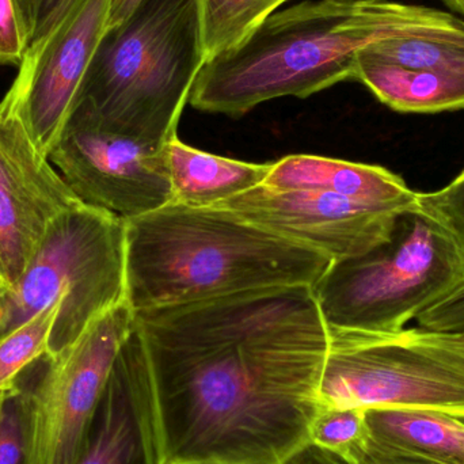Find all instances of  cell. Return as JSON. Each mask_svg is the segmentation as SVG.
Masks as SVG:
<instances>
[{
    "instance_id": "18",
    "label": "cell",
    "mask_w": 464,
    "mask_h": 464,
    "mask_svg": "<svg viewBox=\"0 0 464 464\" xmlns=\"http://www.w3.org/2000/svg\"><path fill=\"white\" fill-rule=\"evenodd\" d=\"M286 2L289 0H198L206 64L243 45L265 19Z\"/></svg>"
},
{
    "instance_id": "26",
    "label": "cell",
    "mask_w": 464,
    "mask_h": 464,
    "mask_svg": "<svg viewBox=\"0 0 464 464\" xmlns=\"http://www.w3.org/2000/svg\"><path fill=\"white\" fill-rule=\"evenodd\" d=\"M349 464H446L438 460L428 459L409 452L397 451V450L384 449L367 440L364 446L357 449L352 454Z\"/></svg>"
},
{
    "instance_id": "17",
    "label": "cell",
    "mask_w": 464,
    "mask_h": 464,
    "mask_svg": "<svg viewBox=\"0 0 464 464\" xmlns=\"http://www.w3.org/2000/svg\"><path fill=\"white\" fill-rule=\"evenodd\" d=\"M368 440L446 464H464V421L425 409L365 411Z\"/></svg>"
},
{
    "instance_id": "11",
    "label": "cell",
    "mask_w": 464,
    "mask_h": 464,
    "mask_svg": "<svg viewBox=\"0 0 464 464\" xmlns=\"http://www.w3.org/2000/svg\"><path fill=\"white\" fill-rule=\"evenodd\" d=\"M217 207L338 262L389 242L398 218L416 204L371 206L333 193L259 185Z\"/></svg>"
},
{
    "instance_id": "15",
    "label": "cell",
    "mask_w": 464,
    "mask_h": 464,
    "mask_svg": "<svg viewBox=\"0 0 464 464\" xmlns=\"http://www.w3.org/2000/svg\"><path fill=\"white\" fill-rule=\"evenodd\" d=\"M264 187L316 190L371 206H414L417 192L389 169L321 155H288L272 163Z\"/></svg>"
},
{
    "instance_id": "9",
    "label": "cell",
    "mask_w": 464,
    "mask_h": 464,
    "mask_svg": "<svg viewBox=\"0 0 464 464\" xmlns=\"http://www.w3.org/2000/svg\"><path fill=\"white\" fill-rule=\"evenodd\" d=\"M135 324V311L125 300L56 356L40 360L33 464L78 462L114 362Z\"/></svg>"
},
{
    "instance_id": "23",
    "label": "cell",
    "mask_w": 464,
    "mask_h": 464,
    "mask_svg": "<svg viewBox=\"0 0 464 464\" xmlns=\"http://www.w3.org/2000/svg\"><path fill=\"white\" fill-rule=\"evenodd\" d=\"M79 0H16L24 32L27 52L40 45L78 5Z\"/></svg>"
},
{
    "instance_id": "6",
    "label": "cell",
    "mask_w": 464,
    "mask_h": 464,
    "mask_svg": "<svg viewBox=\"0 0 464 464\" xmlns=\"http://www.w3.org/2000/svg\"><path fill=\"white\" fill-rule=\"evenodd\" d=\"M125 300V220L82 204L52 222L0 297V337L60 303L45 354L53 357Z\"/></svg>"
},
{
    "instance_id": "19",
    "label": "cell",
    "mask_w": 464,
    "mask_h": 464,
    "mask_svg": "<svg viewBox=\"0 0 464 464\" xmlns=\"http://www.w3.org/2000/svg\"><path fill=\"white\" fill-rule=\"evenodd\" d=\"M40 360L30 365L13 386L0 392V464H33Z\"/></svg>"
},
{
    "instance_id": "29",
    "label": "cell",
    "mask_w": 464,
    "mask_h": 464,
    "mask_svg": "<svg viewBox=\"0 0 464 464\" xmlns=\"http://www.w3.org/2000/svg\"><path fill=\"white\" fill-rule=\"evenodd\" d=\"M440 2L455 14L464 16V0H440Z\"/></svg>"
},
{
    "instance_id": "8",
    "label": "cell",
    "mask_w": 464,
    "mask_h": 464,
    "mask_svg": "<svg viewBox=\"0 0 464 464\" xmlns=\"http://www.w3.org/2000/svg\"><path fill=\"white\" fill-rule=\"evenodd\" d=\"M166 146L111 130L79 101L48 160L79 200L127 222L173 203Z\"/></svg>"
},
{
    "instance_id": "4",
    "label": "cell",
    "mask_w": 464,
    "mask_h": 464,
    "mask_svg": "<svg viewBox=\"0 0 464 464\" xmlns=\"http://www.w3.org/2000/svg\"><path fill=\"white\" fill-rule=\"evenodd\" d=\"M204 64L198 0H141L106 30L76 102L117 132L166 146Z\"/></svg>"
},
{
    "instance_id": "13",
    "label": "cell",
    "mask_w": 464,
    "mask_h": 464,
    "mask_svg": "<svg viewBox=\"0 0 464 464\" xmlns=\"http://www.w3.org/2000/svg\"><path fill=\"white\" fill-rule=\"evenodd\" d=\"M84 204L0 102V273L8 288L56 218Z\"/></svg>"
},
{
    "instance_id": "25",
    "label": "cell",
    "mask_w": 464,
    "mask_h": 464,
    "mask_svg": "<svg viewBox=\"0 0 464 464\" xmlns=\"http://www.w3.org/2000/svg\"><path fill=\"white\" fill-rule=\"evenodd\" d=\"M424 329L464 334V283L416 318Z\"/></svg>"
},
{
    "instance_id": "7",
    "label": "cell",
    "mask_w": 464,
    "mask_h": 464,
    "mask_svg": "<svg viewBox=\"0 0 464 464\" xmlns=\"http://www.w3.org/2000/svg\"><path fill=\"white\" fill-rule=\"evenodd\" d=\"M324 408L425 409L464 421V334L330 330L319 384Z\"/></svg>"
},
{
    "instance_id": "10",
    "label": "cell",
    "mask_w": 464,
    "mask_h": 464,
    "mask_svg": "<svg viewBox=\"0 0 464 464\" xmlns=\"http://www.w3.org/2000/svg\"><path fill=\"white\" fill-rule=\"evenodd\" d=\"M111 0H79L64 21L19 65L2 100L48 158L78 101L95 51L108 30Z\"/></svg>"
},
{
    "instance_id": "14",
    "label": "cell",
    "mask_w": 464,
    "mask_h": 464,
    "mask_svg": "<svg viewBox=\"0 0 464 464\" xmlns=\"http://www.w3.org/2000/svg\"><path fill=\"white\" fill-rule=\"evenodd\" d=\"M76 464H162L151 371L136 324L114 362Z\"/></svg>"
},
{
    "instance_id": "2",
    "label": "cell",
    "mask_w": 464,
    "mask_h": 464,
    "mask_svg": "<svg viewBox=\"0 0 464 464\" xmlns=\"http://www.w3.org/2000/svg\"><path fill=\"white\" fill-rule=\"evenodd\" d=\"M462 22L447 11L395 0H304L275 11L243 45L207 63L189 103L240 117L267 101L308 98L354 81L357 54L375 41Z\"/></svg>"
},
{
    "instance_id": "5",
    "label": "cell",
    "mask_w": 464,
    "mask_h": 464,
    "mask_svg": "<svg viewBox=\"0 0 464 464\" xmlns=\"http://www.w3.org/2000/svg\"><path fill=\"white\" fill-rule=\"evenodd\" d=\"M464 283V246L417 206L398 218L392 239L333 262L314 286L330 330L405 329Z\"/></svg>"
},
{
    "instance_id": "3",
    "label": "cell",
    "mask_w": 464,
    "mask_h": 464,
    "mask_svg": "<svg viewBox=\"0 0 464 464\" xmlns=\"http://www.w3.org/2000/svg\"><path fill=\"white\" fill-rule=\"evenodd\" d=\"M332 264L222 207L173 201L125 222V299L135 313L253 289L314 288Z\"/></svg>"
},
{
    "instance_id": "30",
    "label": "cell",
    "mask_w": 464,
    "mask_h": 464,
    "mask_svg": "<svg viewBox=\"0 0 464 464\" xmlns=\"http://www.w3.org/2000/svg\"><path fill=\"white\" fill-rule=\"evenodd\" d=\"M7 284L5 283V280H3L2 277V273H0V297L3 296V294H5V292L7 291Z\"/></svg>"
},
{
    "instance_id": "27",
    "label": "cell",
    "mask_w": 464,
    "mask_h": 464,
    "mask_svg": "<svg viewBox=\"0 0 464 464\" xmlns=\"http://www.w3.org/2000/svg\"><path fill=\"white\" fill-rule=\"evenodd\" d=\"M283 464H349L340 455L308 443Z\"/></svg>"
},
{
    "instance_id": "16",
    "label": "cell",
    "mask_w": 464,
    "mask_h": 464,
    "mask_svg": "<svg viewBox=\"0 0 464 464\" xmlns=\"http://www.w3.org/2000/svg\"><path fill=\"white\" fill-rule=\"evenodd\" d=\"M174 201L209 208L264 184L272 163H250L201 151L179 135L166 146Z\"/></svg>"
},
{
    "instance_id": "20",
    "label": "cell",
    "mask_w": 464,
    "mask_h": 464,
    "mask_svg": "<svg viewBox=\"0 0 464 464\" xmlns=\"http://www.w3.org/2000/svg\"><path fill=\"white\" fill-rule=\"evenodd\" d=\"M59 308L56 303L0 337V392L13 386L30 365L48 353Z\"/></svg>"
},
{
    "instance_id": "24",
    "label": "cell",
    "mask_w": 464,
    "mask_h": 464,
    "mask_svg": "<svg viewBox=\"0 0 464 464\" xmlns=\"http://www.w3.org/2000/svg\"><path fill=\"white\" fill-rule=\"evenodd\" d=\"M27 37L16 0H0V65L19 67L27 53Z\"/></svg>"
},
{
    "instance_id": "28",
    "label": "cell",
    "mask_w": 464,
    "mask_h": 464,
    "mask_svg": "<svg viewBox=\"0 0 464 464\" xmlns=\"http://www.w3.org/2000/svg\"><path fill=\"white\" fill-rule=\"evenodd\" d=\"M141 0H111V16H109L108 30L114 29L124 24Z\"/></svg>"
},
{
    "instance_id": "12",
    "label": "cell",
    "mask_w": 464,
    "mask_h": 464,
    "mask_svg": "<svg viewBox=\"0 0 464 464\" xmlns=\"http://www.w3.org/2000/svg\"><path fill=\"white\" fill-rule=\"evenodd\" d=\"M354 81L400 113L464 111V21L364 46L357 54Z\"/></svg>"
},
{
    "instance_id": "1",
    "label": "cell",
    "mask_w": 464,
    "mask_h": 464,
    "mask_svg": "<svg viewBox=\"0 0 464 464\" xmlns=\"http://www.w3.org/2000/svg\"><path fill=\"white\" fill-rule=\"evenodd\" d=\"M162 464H283L310 443L330 330L311 286L135 313Z\"/></svg>"
},
{
    "instance_id": "21",
    "label": "cell",
    "mask_w": 464,
    "mask_h": 464,
    "mask_svg": "<svg viewBox=\"0 0 464 464\" xmlns=\"http://www.w3.org/2000/svg\"><path fill=\"white\" fill-rule=\"evenodd\" d=\"M368 440L364 409H319L310 430V443L343 457L352 454Z\"/></svg>"
},
{
    "instance_id": "22",
    "label": "cell",
    "mask_w": 464,
    "mask_h": 464,
    "mask_svg": "<svg viewBox=\"0 0 464 464\" xmlns=\"http://www.w3.org/2000/svg\"><path fill=\"white\" fill-rule=\"evenodd\" d=\"M417 208L458 237L464 246V169L435 192H417Z\"/></svg>"
}]
</instances>
